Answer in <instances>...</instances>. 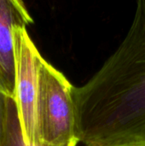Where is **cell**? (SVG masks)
I'll use <instances>...</instances> for the list:
<instances>
[{"label": "cell", "instance_id": "cell-3", "mask_svg": "<svg viewBox=\"0 0 145 146\" xmlns=\"http://www.w3.org/2000/svg\"><path fill=\"white\" fill-rule=\"evenodd\" d=\"M13 38L15 58L14 100L22 134L27 145L41 146L38 132L37 101L38 71L43 57L26 27H14Z\"/></svg>", "mask_w": 145, "mask_h": 146}, {"label": "cell", "instance_id": "cell-2", "mask_svg": "<svg viewBox=\"0 0 145 146\" xmlns=\"http://www.w3.org/2000/svg\"><path fill=\"white\" fill-rule=\"evenodd\" d=\"M73 87L62 73L42 59L37 101L38 132L41 145L64 146L78 140Z\"/></svg>", "mask_w": 145, "mask_h": 146}, {"label": "cell", "instance_id": "cell-1", "mask_svg": "<svg viewBox=\"0 0 145 146\" xmlns=\"http://www.w3.org/2000/svg\"><path fill=\"white\" fill-rule=\"evenodd\" d=\"M76 138L85 145L145 141V0L118 49L82 86L73 87Z\"/></svg>", "mask_w": 145, "mask_h": 146}, {"label": "cell", "instance_id": "cell-7", "mask_svg": "<svg viewBox=\"0 0 145 146\" xmlns=\"http://www.w3.org/2000/svg\"><path fill=\"white\" fill-rule=\"evenodd\" d=\"M3 92L1 91V89H0V101H1V98H2V96H3Z\"/></svg>", "mask_w": 145, "mask_h": 146}, {"label": "cell", "instance_id": "cell-6", "mask_svg": "<svg viewBox=\"0 0 145 146\" xmlns=\"http://www.w3.org/2000/svg\"><path fill=\"white\" fill-rule=\"evenodd\" d=\"M85 146H89V145H85ZM103 146H145V141H138V142H132V143H126V144H119V145H103Z\"/></svg>", "mask_w": 145, "mask_h": 146}, {"label": "cell", "instance_id": "cell-4", "mask_svg": "<svg viewBox=\"0 0 145 146\" xmlns=\"http://www.w3.org/2000/svg\"><path fill=\"white\" fill-rule=\"evenodd\" d=\"M33 20L21 0H0V89L8 97L15 96V58L13 28L26 27Z\"/></svg>", "mask_w": 145, "mask_h": 146}, {"label": "cell", "instance_id": "cell-5", "mask_svg": "<svg viewBox=\"0 0 145 146\" xmlns=\"http://www.w3.org/2000/svg\"><path fill=\"white\" fill-rule=\"evenodd\" d=\"M78 143L75 140L64 146H76ZM0 146H29L24 140L15 102L4 93L0 101Z\"/></svg>", "mask_w": 145, "mask_h": 146}]
</instances>
